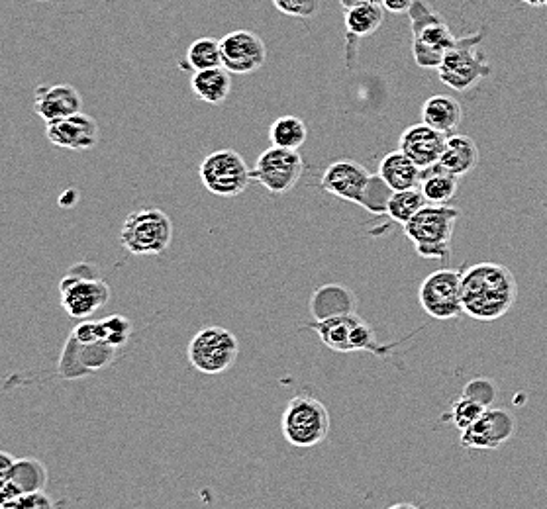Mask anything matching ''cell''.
Wrapping results in <instances>:
<instances>
[{"mask_svg":"<svg viewBox=\"0 0 547 509\" xmlns=\"http://www.w3.org/2000/svg\"><path fill=\"white\" fill-rule=\"evenodd\" d=\"M371 177L373 175L361 163L351 159H340L324 171L320 185L328 194L361 206L365 188L369 185Z\"/></svg>","mask_w":547,"mask_h":509,"instance_id":"cell-15","label":"cell"},{"mask_svg":"<svg viewBox=\"0 0 547 509\" xmlns=\"http://www.w3.org/2000/svg\"><path fill=\"white\" fill-rule=\"evenodd\" d=\"M306 126L297 116H281L269 128V141L275 147L299 151L306 141Z\"/></svg>","mask_w":547,"mask_h":509,"instance_id":"cell-26","label":"cell"},{"mask_svg":"<svg viewBox=\"0 0 547 509\" xmlns=\"http://www.w3.org/2000/svg\"><path fill=\"white\" fill-rule=\"evenodd\" d=\"M422 310L440 322L455 320L463 314L461 304V273L453 269H438L422 280L418 288Z\"/></svg>","mask_w":547,"mask_h":509,"instance_id":"cell-11","label":"cell"},{"mask_svg":"<svg viewBox=\"0 0 547 509\" xmlns=\"http://www.w3.org/2000/svg\"><path fill=\"white\" fill-rule=\"evenodd\" d=\"M204 188L222 198H236L251 183V169L234 149H218L204 157L199 169Z\"/></svg>","mask_w":547,"mask_h":509,"instance_id":"cell-9","label":"cell"},{"mask_svg":"<svg viewBox=\"0 0 547 509\" xmlns=\"http://www.w3.org/2000/svg\"><path fill=\"white\" fill-rule=\"evenodd\" d=\"M365 2H369V0H340V4H342L344 10H349V8L359 6V4H365Z\"/></svg>","mask_w":547,"mask_h":509,"instance_id":"cell-39","label":"cell"},{"mask_svg":"<svg viewBox=\"0 0 547 509\" xmlns=\"http://www.w3.org/2000/svg\"><path fill=\"white\" fill-rule=\"evenodd\" d=\"M308 312L312 322L351 316L357 314V296L351 288L340 282H328L312 292L308 300Z\"/></svg>","mask_w":547,"mask_h":509,"instance_id":"cell-18","label":"cell"},{"mask_svg":"<svg viewBox=\"0 0 547 509\" xmlns=\"http://www.w3.org/2000/svg\"><path fill=\"white\" fill-rule=\"evenodd\" d=\"M416 0H381L383 8L387 12H393V14H406L410 12V8L414 6Z\"/></svg>","mask_w":547,"mask_h":509,"instance_id":"cell-37","label":"cell"},{"mask_svg":"<svg viewBox=\"0 0 547 509\" xmlns=\"http://www.w3.org/2000/svg\"><path fill=\"white\" fill-rule=\"evenodd\" d=\"M426 198L420 188H408V190H397L393 192L389 206H387V216H391L393 222L406 226L424 206Z\"/></svg>","mask_w":547,"mask_h":509,"instance_id":"cell-27","label":"cell"},{"mask_svg":"<svg viewBox=\"0 0 547 509\" xmlns=\"http://www.w3.org/2000/svg\"><path fill=\"white\" fill-rule=\"evenodd\" d=\"M222 67L232 75H249L259 71L267 61L265 42L249 30L230 32L220 40Z\"/></svg>","mask_w":547,"mask_h":509,"instance_id":"cell-13","label":"cell"},{"mask_svg":"<svg viewBox=\"0 0 547 509\" xmlns=\"http://www.w3.org/2000/svg\"><path fill=\"white\" fill-rule=\"evenodd\" d=\"M304 167L306 165L299 151L271 145L257 157L251 169V181L259 183L273 194H287L299 185Z\"/></svg>","mask_w":547,"mask_h":509,"instance_id":"cell-10","label":"cell"},{"mask_svg":"<svg viewBox=\"0 0 547 509\" xmlns=\"http://www.w3.org/2000/svg\"><path fill=\"white\" fill-rule=\"evenodd\" d=\"M332 427L328 408L310 394L295 396L281 419V431L289 445L310 449L326 441Z\"/></svg>","mask_w":547,"mask_h":509,"instance_id":"cell-3","label":"cell"},{"mask_svg":"<svg viewBox=\"0 0 547 509\" xmlns=\"http://www.w3.org/2000/svg\"><path fill=\"white\" fill-rule=\"evenodd\" d=\"M189 363L206 376H218L228 371L240 355L238 337L224 327H202L189 343Z\"/></svg>","mask_w":547,"mask_h":509,"instance_id":"cell-7","label":"cell"},{"mask_svg":"<svg viewBox=\"0 0 547 509\" xmlns=\"http://www.w3.org/2000/svg\"><path fill=\"white\" fill-rule=\"evenodd\" d=\"M412 24V53L420 67L438 69L444 61V55L457 44V38L451 34L448 24L440 14L432 12L424 2L416 0L410 8Z\"/></svg>","mask_w":547,"mask_h":509,"instance_id":"cell-5","label":"cell"},{"mask_svg":"<svg viewBox=\"0 0 547 509\" xmlns=\"http://www.w3.org/2000/svg\"><path fill=\"white\" fill-rule=\"evenodd\" d=\"M273 4L281 14L293 18H312L320 8L318 0H273Z\"/></svg>","mask_w":547,"mask_h":509,"instance_id":"cell-34","label":"cell"},{"mask_svg":"<svg viewBox=\"0 0 547 509\" xmlns=\"http://www.w3.org/2000/svg\"><path fill=\"white\" fill-rule=\"evenodd\" d=\"M546 6H547V4H546Z\"/></svg>","mask_w":547,"mask_h":509,"instance_id":"cell-43","label":"cell"},{"mask_svg":"<svg viewBox=\"0 0 547 509\" xmlns=\"http://www.w3.org/2000/svg\"><path fill=\"white\" fill-rule=\"evenodd\" d=\"M485 410H487L485 406H481L479 402H475V400H471V398H467V396L461 394V396L451 404L449 414L444 417V419H448V421H451L459 431H463V429L471 427L479 417L483 416Z\"/></svg>","mask_w":547,"mask_h":509,"instance_id":"cell-31","label":"cell"},{"mask_svg":"<svg viewBox=\"0 0 547 509\" xmlns=\"http://www.w3.org/2000/svg\"><path fill=\"white\" fill-rule=\"evenodd\" d=\"M14 463H16V459L12 455L0 451V484L10 480L12 470H14Z\"/></svg>","mask_w":547,"mask_h":509,"instance_id":"cell-38","label":"cell"},{"mask_svg":"<svg viewBox=\"0 0 547 509\" xmlns=\"http://www.w3.org/2000/svg\"><path fill=\"white\" fill-rule=\"evenodd\" d=\"M0 509H53V502L42 492H32V494H22L18 500L0 506Z\"/></svg>","mask_w":547,"mask_h":509,"instance_id":"cell-35","label":"cell"},{"mask_svg":"<svg viewBox=\"0 0 547 509\" xmlns=\"http://www.w3.org/2000/svg\"><path fill=\"white\" fill-rule=\"evenodd\" d=\"M61 306L69 318L87 320L110 300V286L95 277L93 265H75L61 280Z\"/></svg>","mask_w":547,"mask_h":509,"instance_id":"cell-8","label":"cell"},{"mask_svg":"<svg viewBox=\"0 0 547 509\" xmlns=\"http://www.w3.org/2000/svg\"><path fill=\"white\" fill-rule=\"evenodd\" d=\"M448 138L449 136L446 134L420 122V124L408 126L402 132L400 141H398V149L424 171V169L438 165V161L446 149Z\"/></svg>","mask_w":547,"mask_h":509,"instance_id":"cell-17","label":"cell"},{"mask_svg":"<svg viewBox=\"0 0 547 509\" xmlns=\"http://www.w3.org/2000/svg\"><path fill=\"white\" fill-rule=\"evenodd\" d=\"M516 431V419L500 408H487L471 427L461 431L459 443L467 451H497Z\"/></svg>","mask_w":547,"mask_h":509,"instance_id":"cell-12","label":"cell"},{"mask_svg":"<svg viewBox=\"0 0 547 509\" xmlns=\"http://www.w3.org/2000/svg\"><path fill=\"white\" fill-rule=\"evenodd\" d=\"M46 138L51 145L71 151H85L99 143V124L89 114H73L48 122Z\"/></svg>","mask_w":547,"mask_h":509,"instance_id":"cell-16","label":"cell"},{"mask_svg":"<svg viewBox=\"0 0 547 509\" xmlns=\"http://www.w3.org/2000/svg\"><path fill=\"white\" fill-rule=\"evenodd\" d=\"M461 118V104L446 94H434L422 106V122L446 136H453V132L461 124Z\"/></svg>","mask_w":547,"mask_h":509,"instance_id":"cell-21","label":"cell"},{"mask_svg":"<svg viewBox=\"0 0 547 509\" xmlns=\"http://www.w3.org/2000/svg\"><path fill=\"white\" fill-rule=\"evenodd\" d=\"M438 165L455 177H465L479 165V147L469 136H449Z\"/></svg>","mask_w":547,"mask_h":509,"instance_id":"cell-22","label":"cell"},{"mask_svg":"<svg viewBox=\"0 0 547 509\" xmlns=\"http://www.w3.org/2000/svg\"><path fill=\"white\" fill-rule=\"evenodd\" d=\"M385 22V8L381 0H369L365 4L346 10V30L351 38L373 36Z\"/></svg>","mask_w":547,"mask_h":509,"instance_id":"cell-24","label":"cell"},{"mask_svg":"<svg viewBox=\"0 0 547 509\" xmlns=\"http://www.w3.org/2000/svg\"><path fill=\"white\" fill-rule=\"evenodd\" d=\"M524 4H528V6H534V8H538V6H546L547 0H522Z\"/></svg>","mask_w":547,"mask_h":509,"instance_id":"cell-41","label":"cell"},{"mask_svg":"<svg viewBox=\"0 0 547 509\" xmlns=\"http://www.w3.org/2000/svg\"><path fill=\"white\" fill-rule=\"evenodd\" d=\"M10 480L20 488L22 494L42 492L48 482L46 466L34 459H20L14 463V470Z\"/></svg>","mask_w":547,"mask_h":509,"instance_id":"cell-28","label":"cell"},{"mask_svg":"<svg viewBox=\"0 0 547 509\" xmlns=\"http://www.w3.org/2000/svg\"><path fill=\"white\" fill-rule=\"evenodd\" d=\"M463 396L479 402L485 408H491L493 402L497 400V384L489 378H473L465 384L463 388Z\"/></svg>","mask_w":547,"mask_h":509,"instance_id":"cell-33","label":"cell"},{"mask_svg":"<svg viewBox=\"0 0 547 509\" xmlns=\"http://www.w3.org/2000/svg\"><path fill=\"white\" fill-rule=\"evenodd\" d=\"M71 335L79 343H83V345H91V343L102 341V331H100L99 322H81V324L73 329Z\"/></svg>","mask_w":547,"mask_h":509,"instance_id":"cell-36","label":"cell"},{"mask_svg":"<svg viewBox=\"0 0 547 509\" xmlns=\"http://www.w3.org/2000/svg\"><path fill=\"white\" fill-rule=\"evenodd\" d=\"M393 192L395 190L387 185L379 175H373L371 181H369V185L365 188L361 208H365L367 212H371L375 216H385Z\"/></svg>","mask_w":547,"mask_h":509,"instance_id":"cell-30","label":"cell"},{"mask_svg":"<svg viewBox=\"0 0 547 509\" xmlns=\"http://www.w3.org/2000/svg\"><path fill=\"white\" fill-rule=\"evenodd\" d=\"M230 75L232 73L226 71L224 67L197 71L191 77V89L202 102H206L210 106H218L228 100L230 91H232V77Z\"/></svg>","mask_w":547,"mask_h":509,"instance_id":"cell-23","label":"cell"},{"mask_svg":"<svg viewBox=\"0 0 547 509\" xmlns=\"http://www.w3.org/2000/svg\"><path fill=\"white\" fill-rule=\"evenodd\" d=\"M518 300L514 273L500 263H477L461 271L463 314L477 322H495Z\"/></svg>","mask_w":547,"mask_h":509,"instance_id":"cell-1","label":"cell"},{"mask_svg":"<svg viewBox=\"0 0 547 509\" xmlns=\"http://www.w3.org/2000/svg\"><path fill=\"white\" fill-rule=\"evenodd\" d=\"M377 175L395 192L418 188L420 181H422V169L410 157H406L400 149L387 153L381 159Z\"/></svg>","mask_w":547,"mask_h":509,"instance_id":"cell-20","label":"cell"},{"mask_svg":"<svg viewBox=\"0 0 547 509\" xmlns=\"http://www.w3.org/2000/svg\"><path fill=\"white\" fill-rule=\"evenodd\" d=\"M34 110L48 124L83 110V98L71 85H40L34 93Z\"/></svg>","mask_w":547,"mask_h":509,"instance_id":"cell-19","label":"cell"},{"mask_svg":"<svg viewBox=\"0 0 547 509\" xmlns=\"http://www.w3.org/2000/svg\"><path fill=\"white\" fill-rule=\"evenodd\" d=\"M418 188L422 190L428 204H448L457 194L459 177L444 171L440 165H434L422 171V181Z\"/></svg>","mask_w":547,"mask_h":509,"instance_id":"cell-25","label":"cell"},{"mask_svg":"<svg viewBox=\"0 0 547 509\" xmlns=\"http://www.w3.org/2000/svg\"><path fill=\"white\" fill-rule=\"evenodd\" d=\"M173 241V222L159 208H142L124 220L120 243L130 255H161Z\"/></svg>","mask_w":547,"mask_h":509,"instance_id":"cell-4","label":"cell"},{"mask_svg":"<svg viewBox=\"0 0 547 509\" xmlns=\"http://www.w3.org/2000/svg\"><path fill=\"white\" fill-rule=\"evenodd\" d=\"M112 361H114V347H110L108 343L99 341V343L83 345L71 335L59 359V374L63 378H81L108 367Z\"/></svg>","mask_w":547,"mask_h":509,"instance_id":"cell-14","label":"cell"},{"mask_svg":"<svg viewBox=\"0 0 547 509\" xmlns=\"http://www.w3.org/2000/svg\"><path fill=\"white\" fill-rule=\"evenodd\" d=\"M483 34L457 40V44L444 55L440 71V81L449 89L465 93L479 85L491 75V63L487 55L479 49Z\"/></svg>","mask_w":547,"mask_h":509,"instance_id":"cell-6","label":"cell"},{"mask_svg":"<svg viewBox=\"0 0 547 509\" xmlns=\"http://www.w3.org/2000/svg\"><path fill=\"white\" fill-rule=\"evenodd\" d=\"M387 509H422L418 508V506H414V504H410V502H400V504H395V506H391V508Z\"/></svg>","mask_w":547,"mask_h":509,"instance_id":"cell-40","label":"cell"},{"mask_svg":"<svg viewBox=\"0 0 547 509\" xmlns=\"http://www.w3.org/2000/svg\"><path fill=\"white\" fill-rule=\"evenodd\" d=\"M187 65L197 73L222 67L220 42L214 38H199L187 49Z\"/></svg>","mask_w":547,"mask_h":509,"instance_id":"cell-29","label":"cell"},{"mask_svg":"<svg viewBox=\"0 0 547 509\" xmlns=\"http://www.w3.org/2000/svg\"><path fill=\"white\" fill-rule=\"evenodd\" d=\"M459 220V210L449 204H426L406 226L404 233L422 259L448 265L451 237Z\"/></svg>","mask_w":547,"mask_h":509,"instance_id":"cell-2","label":"cell"},{"mask_svg":"<svg viewBox=\"0 0 547 509\" xmlns=\"http://www.w3.org/2000/svg\"><path fill=\"white\" fill-rule=\"evenodd\" d=\"M99 324L100 331H102V341L114 349L126 345V341L130 339L132 324H130V320H126L122 316H108V318L100 320Z\"/></svg>","mask_w":547,"mask_h":509,"instance_id":"cell-32","label":"cell"},{"mask_svg":"<svg viewBox=\"0 0 547 509\" xmlns=\"http://www.w3.org/2000/svg\"><path fill=\"white\" fill-rule=\"evenodd\" d=\"M36 2H50V0H36Z\"/></svg>","mask_w":547,"mask_h":509,"instance_id":"cell-42","label":"cell"}]
</instances>
